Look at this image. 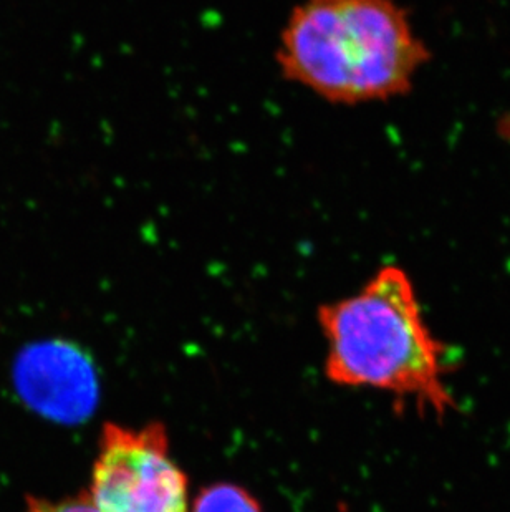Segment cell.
Here are the masks:
<instances>
[{
    "label": "cell",
    "mask_w": 510,
    "mask_h": 512,
    "mask_svg": "<svg viewBox=\"0 0 510 512\" xmlns=\"http://www.w3.org/2000/svg\"><path fill=\"white\" fill-rule=\"evenodd\" d=\"M429 58L395 0H302L275 52L285 80L337 105L403 97Z\"/></svg>",
    "instance_id": "6da1fadb"
},
{
    "label": "cell",
    "mask_w": 510,
    "mask_h": 512,
    "mask_svg": "<svg viewBox=\"0 0 510 512\" xmlns=\"http://www.w3.org/2000/svg\"><path fill=\"white\" fill-rule=\"evenodd\" d=\"M318 322L333 383L413 398L418 410L438 416L454 408L444 382L448 348L424 322L413 281L401 267H381L357 294L320 305Z\"/></svg>",
    "instance_id": "7a4b0ae2"
},
{
    "label": "cell",
    "mask_w": 510,
    "mask_h": 512,
    "mask_svg": "<svg viewBox=\"0 0 510 512\" xmlns=\"http://www.w3.org/2000/svg\"><path fill=\"white\" fill-rule=\"evenodd\" d=\"M95 512H189L188 479L169 456L161 423H106L87 493Z\"/></svg>",
    "instance_id": "3957f363"
},
{
    "label": "cell",
    "mask_w": 510,
    "mask_h": 512,
    "mask_svg": "<svg viewBox=\"0 0 510 512\" xmlns=\"http://www.w3.org/2000/svg\"><path fill=\"white\" fill-rule=\"evenodd\" d=\"M193 512H262V509L246 489L216 484L199 494Z\"/></svg>",
    "instance_id": "277c9868"
},
{
    "label": "cell",
    "mask_w": 510,
    "mask_h": 512,
    "mask_svg": "<svg viewBox=\"0 0 510 512\" xmlns=\"http://www.w3.org/2000/svg\"><path fill=\"white\" fill-rule=\"evenodd\" d=\"M25 512H95L88 501L87 493L72 496V498L52 499L29 498Z\"/></svg>",
    "instance_id": "5b68a950"
}]
</instances>
